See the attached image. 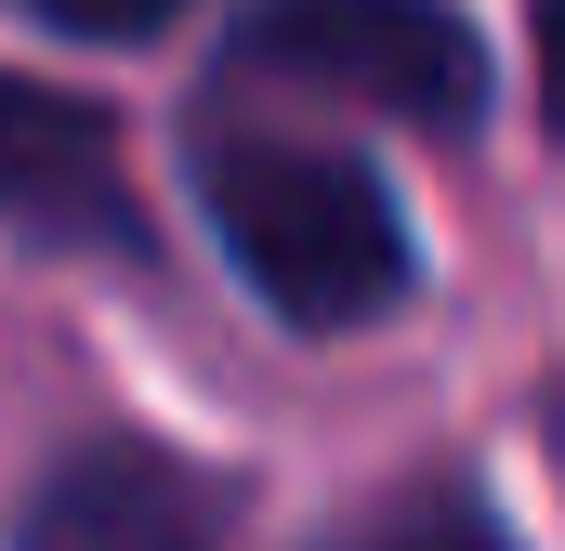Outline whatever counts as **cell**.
Listing matches in <instances>:
<instances>
[{
	"mask_svg": "<svg viewBox=\"0 0 565 551\" xmlns=\"http://www.w3.org/2000/svg\"><path fill=\"white\" fill-rule=\"evenodd\" d=\"M198 210H211V250L224 276L277 315V328H369L422 289V237H408V197L382 184V158L316 132H264L237 106H198Z\"/></svg>",
	"mask_w": 565,
	"mask_h": 551,
	"instance_id": "cell-1",
	"label": "cell"
},
{
	"mask_svg": "<svg viewBox=\"0 0 565 551\" xmlns=\"http://www.w3.org/2000/svg\"><path fill=\"white\" fill-rule=\"evenodd\" d=\"M237 93H316V106H369L434 144H473L500 106V53L460 0H250L211 40V106Z\"/></svg>",
	"mask_w": 565,
	"mask_h": 551,
	"instance_id": "cell-2",
	"label": "cell"
},
{
	"mask_svg": "<svg viewBox=\"0 0 565 551\" xmlns=\"http://www.w3.org/2000/svg\"><path fill=\"white\" fill-rule=\"evenodd\" d=\"M237 512H250L237 473L158 446L132 420H93V433H66L40 460V486L13 512V551H224Z\"/></svg>",
	"mask_w": 565,
	"mask_h": 551,
	"instance_id": "cell-3",
	"label": "cell"
},
{
	"mask_svg": "<svg viewBox=\"0 0 565 551\" xmlns=\"http://www.w3.org/2000/svg\"><path fill=\"white\" fill-rule=\"evenodd\" d=\"M0 224L40 237V250L158 263V224L119 171V119L66 79H0Z\"/></svg>",
	"mask_w": 565,
	"mask_h": 551,
	"instance_id": "cell-4",
	"label": "cell"
},
{
	"mask_svg": "<svg viewBox=\"0 0 565 551\" xmlns=\"http://www.w3.org/2000/svg\"><path fill=\"white\" fill-rule=\"evenodd\" d=\"M302 551H513V512L487 499V473L434 460V473H395V486H369L355 512H329Z\"/></svg>",
	"mask_w": 565,
	"mask_h": 551,
	"instance_id": "cell-5",
	"label": "cell"
},
{
	"mask_svg": "<svg viewBox=\"0 0 565 551\" xmlns=\"http://www.w3.org/2000/svg\"><path fill=\"white\" fill-rule=\"evenodd\" d=\"M40 26H66V40H158V26H184L198 0H26Z\"/></svg>",
	"mask_w": 565,
	"mask_h": 551,
	"instance_id": "cell-6",
	"label": "cell"
},
{
	"mask_svg": "<svg viewBox=\"0 0 565 551\" xmlns=\"http://www.w3.org/2000/svg\"><path fill=\"white\" fill-rule=\"evenodd\" d=\"M526 40H540V119H553V144H565V0L526 13Z\"/></svg>",
	"mask_w": 565,
	"mask_h": 551,
	"instance_id": "cell-7",
	"label": "cell"
},
{
	"mask_svg": "<svg viewBox=\"0 0 565 551\" xmlns=\"http://www.w3.org/2000/svg\"><path fill=\"white\" fill-rule=\"evenodd\" d=\"M540 460H553V486H565V368L540 381Z\"/></svg>",
	"mask_w": 565,
	"mask_h": 551,
	"instance_id": "cell-8",
	"label": "cell"
}]
</instances>
